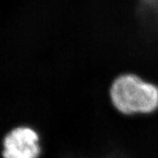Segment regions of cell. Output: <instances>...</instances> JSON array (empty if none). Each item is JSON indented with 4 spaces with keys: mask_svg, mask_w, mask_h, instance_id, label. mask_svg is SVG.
I'll return each instance as SVG.
<instances>
[{
    "mask_svg": "<svg viewBox=\"0 0 158 158\" xmlns=\"http://www.w3.org/2000/svg\"><path fill=\"white\" fill-rule=\"evenodd\" d=\"M110 98L123 114H151L158 110V85L134 73H123L111 83Z\"/></svg>",
    "mask_w": 158,
    "mask_h": 158,
    "instance_id": "cell-1",
    "label": "cell"
},
{
    "mask_svg": "<svg viewBox=\"0 0 158 158\" xmlns=\"http://www.w3.org/2000/svg\"><path fill=\"white\" fill-rule=\"evenodd\" d=\"M3 158H38L41 152L40 136L28 126L14 127L2 141Z\"/></svg>",
    "mask_w": 158,
    "mask_h": 158,
    "instance_id": "cell-2",
    "label": "cell"
},
{
    "mask_svg": "<svg viewBox=\"0 0 158 158\" xmlns=\"http://www.w3.org/2000/svg\"><path fill=\"white\" fill-rule=\"evenodd\" d=\"M138 14L148 25L158 24V0H139Z\"/></svg>",
    "mask_w": 158,
    "mask_h": 158,
    "instance_id": "cell-3",
    "label": "cell"
}]
</instances>
